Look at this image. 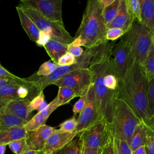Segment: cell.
Instances as JSON below:
<instances>
[{"label": "cell", "mask_w": 154, "mask_h": 154, "mask_svg": "<svg viewBox=\"0 0 154 154\" xmlns=\"http://www.w3.org/2000/svg\"><path fill=\"white\" fill-rule=\"evenodd\" d=\"M58 67V66L57 64L52 60H49L41 64L36 73L38 76H48L54 73Z\"/></svg>", "instance_id": "cell-32"}, {"label": "cell", "mask_w": 154, "mask_h": 154, "mask_svg": "<svg viewBox=\"0 0 154 154\" xmlns=\"http://www.w3.org/2000/svg\"><path fill=\"white\" fill-rule=\"evenodd\" d=\"M51 35L46 32H40L39 38L36 42L37 45L39 46H45L51 40Z\"/></svg>", "instance_id": "cell-40"}, {"label": "cell", "mask_w": 154, "mask_h": 154, "mask_svg": "<svg viewBox=\"0 0 154 154\" xmlns=\"http://www.w3.org/2000/svg\"><path fill=\"white\" fill-rule=\"evenodd\" d=\"M143 67L147 79L154 76V36L150 51Z\"/></svg>", "instance_id": "cell-29"}, {"label": "cell", "mask_w": 154, "mask_h": 154, "mask_svg": "<svg viewBox=\"0 0 154 154\" xmlns=\"http://www.w3.org/2000/svg\"><path fill=\"white\" fill-rule=\"evenodd\" d=\"M135 20L134 17L129 12L126 1L121 0L119 10L114 19L106 25L107 29L117 28L123 29L125 34L130 29Z\"/></svg>", "instance_id": "cell-15"}, {"label": "cell", "mask_w": 154, "mask_h": 154, "mask_svg": "<svg viewBox=\"0 0 154 154\" xmlns=\"http://www.w3.org/2000/svg\"><path fill=\"white\" fill-rule=\"evenodd\" d=\"M20 85H10L0 89V108L5 106L9 102L21 99L17 94V88Z\"/></svg>", "instance_id": "cell-24"}, {"label": "cell", "mask_w": 154, "mask_h": 154, "mask_svg": "<svg viewBox=\"0 0 154 154\" xmlns=\"http://www.w3.org/2000/svg\"><path fill=\"white\" fill-rule=\"evenodd\" d=\"M37 151L35 150H27L25 152H24L23 154H36L37 153Z\"/></svg>", "instance_id": "cell-50"}, {"label": "cell", "mask_w": 154, "mask_h": 154, "mask_svg": "<svg viewBox=\"0 0 154 154\" xmlns=\"http://www.w3.org/2000/svg\"><path fill=\"white\" fill-rule=\"evenodd\" d=\"M19 3L35 10L50 20L64 24L62 0H21Z\"/></svg>", "instance_id": "cell-12"}, {"label": "cell", "mask_w": 154, "mask_h": 154, "mask_svg": "<svg viewBox=\"0 0 154 154\" xmlns=\"http://www.w3.org/2000/svg\"><path fill=\"white\" fill-rule=\"evenodd\" d=\"M60 129L68 132H73L75 131L77 126V119L75 116L64 121L60 125Z\"/></svg>", "instance_id": "cell-34"}, {"label": "cell", "mask_w": 154, "mask_h": 154, "mask_svg": "<svg viewBox=\"0 0 154 154\" xmlns=\"http://www.w3.org/2000/svg\"><path fill=\"white\" fill-rule=\"evenodd\" d=\"M0 78H17L18 76L13 75V73L8 72L6 70L1 64H0Z\"/></svg>", "instance_id": "cell-42"}, {"label": "cell", "mask_w": 154, "mask_h": 154, "mask_svg": "<svg viewBox=\"0 0 154 154\" xmlns=\"http://www.w3.org/2000/svg\"><path fill=\"white\" fill-rule=\"evenodd\" d=\"M114 1L115 0H100V2L104 8L112 4L114 2Z\"/></svg>", "instance_id": "cell-48"}, {"label": "cell", "mask_w": 154, "mask_h": 154, "mask_svg": "<svg viewBox=\"0 0 154 154\" xmlns=\"http://www.w3.org/2000/svg\"><path fill=\"white\" fill-rule=\"evenodd\" d=\"M55 129L52 126L45 125L28 132L26 140L28 149L37 152L42 151L48 138Z\"/></svg>", "instance_id": "cell-14"}, {"label": "cell", "mask_w": 154, "mask_h": 154, "mask_svg": "<svg viewBox=\"0 0 154 154\" xmlns=\"http://www.w3.org/2000/svg\"><path fill=\"white\" fill-rule=\"evenodd\" d=\"M87 90L81 95L79 99L74 104L73 106V112L74 114L73 116H76L77 114H80L84 109L87 103Z\"/></svg>", "instance_id": "cell-36"}, {"label": "cell", "mask_w": 154, "mask_h": 154, "mask_svg": "<svg viewBox=\"0 0 154 154\" xmlns=\"http://www.w3.org/2000/svg\"><path fill=\"white\" fill-rule=\"evenodd\" d=\"M147 126L150 129H151L152 130H153L154 131V109H153V111L151 116L149 118Z\"/></svg>", "instance_id": "cell-46"}, {"label": "cell", "mask_w": 154, "mask_h": 154, "mask_svg": "<svg viewBox=\"0 0 154 154\" xmlns=\"http://www.w3.org/2000/svg\"><path fill=\"white\" fill-rule=\"evenodd\" d=\"M101 119H102L99 109L92 83L87 90L86 105L77 119V126L75 132L79 134Z\"/></svg>", "instance_id": "cell-9"}, {"label": "cell", "mask_w": 154, "mask_h": 154, "mask_svg": "<svg viewBox=\"0 0 154 154\" xmlns=\"http://www.w3.org/2000/svg\"><path fill=\"white\" fill-rule=\"evenodd\" d=\"M30 102L31 100L26 98L15 100L9 102L5 106L0 109L11 113L25 121L28 122L31 112L29 107Z\"/></svg>", "instance_id": "cell-17"}, {"label": "cell", "mask_w": 154, "mask_h": 154, "mask_svg": "<svg viewBox=\"0 0 154 154\" xmlns=\"http://www.w3.org/2000/svg\"><path fill=\"white\" fill-rule=\"evenodd\" d=\"M149 128L143 122H141L138 125L130 143V147L132 152L139 147L146 146Z\"/></svg>", "instance_id": "cell-21"}, {"label": "cell", "mask_w": 154, "mask_h": 154, "mask_svg": "<svg viewBox=\"0 0 154 154\" xmlns=\"http://www.w3.org/2000/svg\"><path fill=\"white\" fill-rule=\"evenodd\" d=\"M146 154H154V131L149 128L147 140L145 146Z\"/></svg>", "instance_id": "cell-39"}, {"label": "cell", "mask_w": 154, "mask_h": 154, "mask_svg": "<svg viewBox=\"0 0 154 154\" xmlns=\"http://www.w3.org/2000/svg\"><path fill=\"white\" fill-rule=\"evenodd\" d=\"M76 57L67 52L59 59L57 65L58 66H69L73 65L76 62Z\"/></svg>", "instance_id": "cell-38"}, {"label": "cell", "mask_w": 154, "mask_h": 154, "mask_svg": "<svg viewBox=\"0 0 154 154\" xmlns=\"http://www.w3.org/2000/svg\"><path fill=\"white\" fill-rule=\"evenodd\" d=\"M147 91L149 110L150 117L154 109V76L148 78Z\"/></svg>", "instance_id": "cell-33"}, {"label": "cell", "mask_w": 154, "mask_h": 154, "mask_svg": "<svg viewBox=\"0 0 154 154\" xmlns=\"http://www.w3.org/2000/svg\"><path fill=\"white\" fill-rule=\"evenodd\" d=\"M128 10L135 20L141 21L142 0H125Z\"/></svg>", "instance_id": "cell-30"}, {"label": "cell", "mask_w": 154, "mask_h": 154, "mask_svg": "<svg viewBox=\"0 0 154 154\" xmlns=\"http://www.w3.org/2000/svg\"><path fill=\"white\" fill-rule=\"evenodd\" d=\"M103 10L100 0L87 1L81 24L73 41L69 45L89 48L108 42Z\"/></svg>", "instance_id": "cell-3"}, {"label": "cell", "mask_w": 154, "mask_h": 154, "mask_svg": "<svg viewBox=\"0 0 154 154\" xmlns=\"http://www.w3.org/2000/svg\"><path fill=\"white\" fill-rule=\"evenodd\" d=\"M60 106L57 97L53 99L51 103L43 110L38 111L34 116L25 125V128L28 132L37 129L38 128L46 125V122L51 113L58 108Z\"/></svg>", "instance_id": "cell-16"}, {"label": "cell", "mask_w": 154, "mask_h": 154, "mask_svg": "<svg viewBox=\"0 0 154 154\" xmlns=\"http://www.w3.org/2000/svg\"><path fill=\"white\" fill-rule=\"evenodd\" d=\"M78 96L76 92L73 88L67 87H60L58 88L56 97L60 106H61L69 103L72 99Z\"/></svg>", "instance_id": "cell-25"}, {"label": "cell", "mask_w": 154, "mask_h": 154, "mask_svg": "<svg viewBox=\"0 0 154 154\" xmlns=\"http://www.w3.org/2000/svg\"><path fill=\"white\" fill-rule=\"evenodd\" d=\"M92 84V73L90 69H82L73 70L57 81L53 84L60 87H67L73 88L78 96L87 91Z\"/></svg>", "instance_id": "cell-11"}, {"label": "cell", "mask_w": 154, "mask_h": 154, "mask_svg": "<svg viewBox=\"0 0 154 154\" xmlns=\"http://www.w3.org/2000/svg\"><path fill=\"white\" fill-rule=\"evenodd\" d=\"M7 145L0 144V154H4Z\"/></svg>", "instance_id": "cell-49"}, {"label": "cell", "mask_w": 154, "mask_h": 154, "mask_svg": "<svg viewBox=\"0 0 154 154\" xmlns=\"http://www.w3.org/2000/svg\"><path fill=\"white\" fill-rule=\"evenodd\" d=\"M28 122L0 109V131L13 127L25 126Z\"/></svg>", "instance_id": "cell-23"}, {"label": "cell", "mask_w": 154, "mask_h": 154, "mask_svg": "<svg viewBox=\"0 0 154 154\" xmlns=\"http://www.w3.org/2000/svg\"><path fill=\"white\" fill-rule=\"evenodd\" d=\"M153 36L141 22L135 20L130 29L121 38L131 46L135 62L143 66L150 51Z\"/></svg>", "instance_id": "cell-6"}, {"label": "cell", "mask_w": 154, "mask_h": 154, "mask_svg": "<svg viewBox=\"0 0 154 154\" xmlns=\"http://www.w3.org/2000/svg\"><path fill=\"white\" fill-rule=\"evenodd\" d=\"M36 154H45V153L43 151H38Z\"/></svg>", "instance_id": "cell-51"}, {"label": "cell", "mask_w": 154, "mask_h": 154, "mask_svg": "<svg viewBox=\"0 0 154 154\" xmlns=\"http://www.w3.org/2000/svg\"><path fill=\"white\" fill-rule=\"evenodd\" d=\"M84 51V49L80 46H73L71 45L68 46V52L72 54L76 58L81 57Z\"/></svg>", "instance_id": "cell-41"}, {"label": "cell", "mask_w": 154, "mask_h": 154, "mask_svg": "<svg viewBox=\"0 0 154 154\" xmlns=\"http://www.w3.org/2000/svg\"><path fill=\"white\" fill-rule=\"evenodd\" d=\"M29 92V90L25 86L20 85L17 88V94L20 99H25Z\"/></svg>", "instance_id": "cell-43"}, {"label": "cell", "mask_w": 154, "mask_h": 154, "mask_svg": "<svg viewBox=\"0 0 154 154\" xmlns=\"http://www.w3.org/2000/svg\"><path fill=\"white\" fill-rule=\"evenodd\" d=\"M17 7L23 10L37 25L40 32L48 33L51 38L69 45L74 40L65 29L64 24L50 20L35 10L19 3Z\"/></svg>", "instance_id": "cell-7"}, {"label": "cell", "mask_w": 154, "mask_h": 154, "mask_svg": "<svg viewBox=\"0 0 154 154\" xmlns=\"http://www.w3.org/2000/svg\"><path fill=\"white\" fill-rule=\"evenodd\" d=\"M125 34V31L122 29L117 28H110L107 29L106 33V39L108 42H114L119 38H122Z\"/></svg>", "instance_id": "cell-35"}, {"label": "cell", "mask_w": 154, "mask_h": 154, "mask_svg": "<svg viewBox=\"0 0 154 154\" xmlns=\"http://www.w3.org/2000/svg\"><path fill=\"white\" fill-rule=\"evenodd\" d=\"M7 146L14 154H23L28 150L26 137L14 140Z\"/></svg>", "instance_id": "cell-31"}, {"label": "cell", "mask_w": 154, "mask_h": 154, "mask_svg": "<svg viewBox=\"0 0 154 154\" xmlns=\"http://www.w3.org/2000/svg\"><path fill=\"white\" fill-rule=\"evenodd\" d=\"M45 102V95L43 91L39 93L36 96H35L30 102L29 107L31 112L40 108L43 103Z\"/></svg>", "instance_id": "cell-37"}, {"label": "cell", "mask_w": 154, "mask_h": 154, "mask_svg": "<svg viewBox=\"0 0 154 154\" xmlns=\"http://www.w3.org/2000/svg\"><path fill=\"white\" fill-rule=\"evenodd\" d=\"M78 136L83 147L102 150L112 138L111 123L101 119Z\"/></svg>", "instance_id": "cell-8"}, {"label": "cell", "mask_w": 154, "mask_h": 154, "mask_svg": "<svg viewBox=\"0 0 154 154\" xmlns=\"http://www.w3.org/2000/svg\"><path fill=\"white\" fill-rule=\"evenodd\" d=\"M121 0H115L114 2L108 7L104 8L103 16L106 25L109 23L118 13Z\"/></svg>", "instance_id": "cell-28"}, {"label": "cell", "mask_w": 154, "mask_h": 154, "mask_svg": "<svg viewBox=\"0 0 154 154\" xmlns=\"http://www.w3.org/2000/svg\"><path fill=\"white\" fill-rule=\"evenodd\" d=\"M111 57L119 80L127 73L135 62L131 46L122 38L115 44Z\"/></svg>", "instance_id": "cell-10"}, {"label": "cell", "mask_w": 154, "mask_h": 154, "mask_svg": "<svg viewBox=\"0 0 154 154\" xmlns=\"http://www.w3.org/2000/svg\"><path fill=\"white\" fill-rule=\"evenodd\" d=\"M141 122L132 109L123 100L117 99L112 122V134L118 135L130 144L134 131Z\"/></svg>", "instance_id": "cell-5"}, {"label": "cell", "mask_w": 154, "mask_h": 154, "mask_svg": "<svg viewBox=\"0 0 154 154\" xmlns=\"http://www.w3.org/2000/svg\"><path fill=\"white\" fill-rule=\"evenodd\" d=\"M45 154H54L53 153H45Z\"/></svg>", "instance_id": "cell-52"}, {"label": "cell", "mask_w": 154, "mask_h": 154, "mask_svg": "<svg viewBox=\"0 0 154 154\" xmlns=\"http://www.w3.org/2000/svg\"><path fill=\"white\" fill-rule=\"evenodd\" d=\"M111 57L96 64L90 68L92 73V83L96 102L102 119L111 123L118 92L107 88L103 84V76L111 61Z\"/></svg>", "instance_id": "cell-4"}, {"label": "cell", "mask_w": 154, "mask_h": 154, "mask_svg": "<svg viewBox=\"0 0 154 154\" xmlns=\"http://www.w3.org/2000/svg\"><path fill=\"white\" fill-rule=\"evenodd\" d=\"M68 45L51 38L44 48L51 60L57 64L59 59L68 52Z\"/></svg>", "instance_id": "cell-19"}, {"label": "cell", "mask_w": 154, "mask_h": 154, "mask_svg": "<svg viewBox=\"0 0 154 154\" xmlns=\"http://www.w3.org/2000/svg\"><path fill=\"white\" fill-rule=\"evenodd\" d=\"M100 154H115L114 150L112 138L109 142V143L102 150Z\"/></svg>", "instance_id": "cell-44"}, {"label": "cell", "mask_w": 154, "mask_h": 154, "mask_svg": "<svg viewBox=\"0 0 154 154\" xmlns=\"http://www.w3.org/2000/svg\"><path fill=\"white\" fill-rule=\"evenodd\" d=\"M114 45V42H108L98 46L86 48L81 57L76 58V62L73 65L58 66L54 73L48 76H38L35 72L26 79L33 85L36 93L38 94L46 87L53 84L65 75L78 69H90L93 65L111 57Z\"/></svg>", "instance_id": "cell-2"}, {"label": "cell", "mask_w": 154, "mask_h": 154, "mask_svg": "<svg viewBox=\"0 0 154 154\" xmlns=\"http://www.w3.org/2000/svg\"><path fill=\"white\" fill-rule=\"evenodd\" d=\"M16 8L22 28L29 37V39L36 43L39 38L40 31L35 23L23 10L17 6L16 7Z\"/></svg>", "instance_id": "cell-18"}, {"label": "cell", "mask_w": 154, "mask_h": 154, "mask_svg": "<svg viewBox=\"0 0 154 154\" xmlns=\"http://www.w3.org/2000/svg\"><path fill=\"white\" fill-rule=\"evenodd\" d=\"M114 150L115 154H132L130 144L124 138L112 135Z\"/></svg>", "instance_id": "cell-26"}, {"label": "cell", "mask_w": 154, "mask_h": 154, "mask_svg": "<svg viewBox=\"0 0 154 154\" xmlns=\"http://www.w3.org/2000/svg\"><path fill=\"white\" fill-rule=\"evenodd\" d=\"M27 134L28 131L25 126L13 127L0 131V144L8 145L14 140L25 138Z\"/></svg>", "instance_id": "cell-22"}, {"label": "cell", "mask_w": 154, "mask_h": 154, "mask_svg": "<svg viewBox=\"0 0 154 154\" xmlns=\"http://www.w3.org/2000/svg\"><path fill=\"white\" fill-rule=\"evenodd\" d=\"M132 154H146L145 146H143L138 148L135 150L133 151Z\"/></svg>", "instance_id": "cell-47"}, {"label": "cell", "mask_w": 154, "mask_h": 154, "mask_svg": "<svg viewBox=\"0 0 154 154\" xmlns=\"http://www.w3.org/2000/svg\"><path fill=\"white\" fill-rule=\"evenodd\" d=\"M102 150L93 149L90 147H83L82 146L81 154H100Z\"/></svg>", "instance_id": "cell-45"}, {"label": "cell", "mask_w": 154, "mask_h": 154, "mask_svg": "<svg viewBox=\"0 0 154 154\" xmlns=\"http://www.w3.org/2000/svg\"><path fill=\"white\" fill-rule=\"evenodd\" d=\"M82 144L78 136L54 154H81Z\"/></svg>", "instance_id": "cell-27"}, {"label": "cell", "mask_w": 154, "mask_h": 154, "mask_svg": "<svg viewBox=\"0 0 154 154\" xmlns=\"http://www.w3.org/2000/svg\"><path fill=\"white\" fill-rule=\"evenodd\" d=\"M147 77L143 67L135 62L119 81L118 98L125 101L147 126L150 118L147 100Z\"/></svg>", "instance_id": "cell-1"}, {"label": "cell", "mask_w": 154, "mask_h": 154, "mask_svg": "<svg viewBox=\"0 0 154 154\" xmlns=\"http://www.w3.org/2000/svg\"><path fill=\"white\" fill-rule=\"evenodd\" d=\"M79 134L75 132H68L55 129L48 138L43 149L45 153H54L69 143Z\"/></svg>", "instance_id": "cell-13"}, {"label": "cell", "mask_w": 154, "mask_h": 154, "mask_svg": "<svg viewBox=\"0 0 154 154\" xmlns=\"http://www.w3.org/2000/svg\"><path fill=\"white\" fill-rule=\"evenodd\" d=\"M141 22L154 34V0H142Z\"/></svg>", "instance_id": "cell-20"}]
</instances>
